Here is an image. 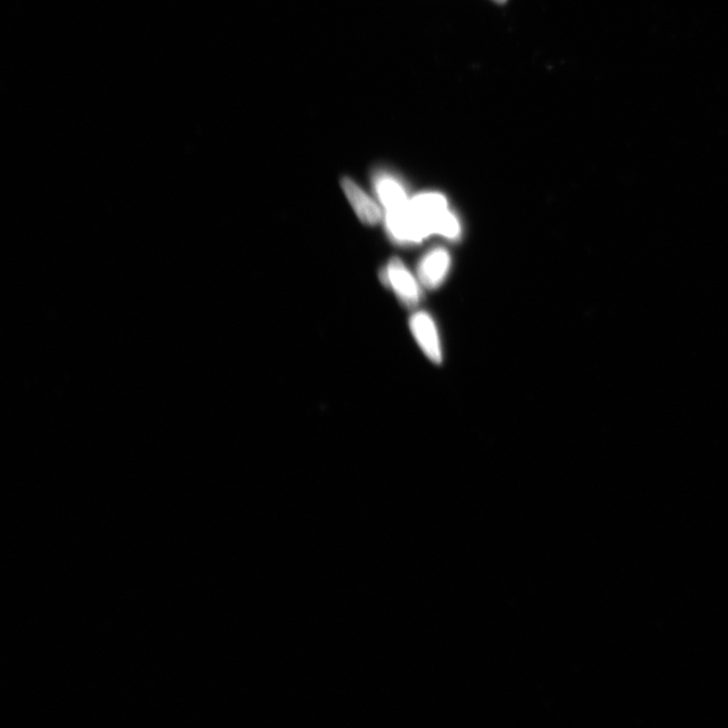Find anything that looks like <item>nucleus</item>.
I'll return each mask as SVG.
<instances>
[{
	"instance_id": "1",
	"label": "nucleus",
	"mask_w": 728,
	"mask_h": 728,
	"mask_svg": "<svg viewBox=\"0 0 728 728\" xmlns=\"http://www.w3.org/2000/svg\"><path fill=\"white\" fill-rule=\"evenodd\" d=\"M382 277L389 283L400 301L414 306L420 300V288L410 271L399 258H392Z\"/></svg>"
},
{
	"instance_id": "2",
	"label": "nucleus",
	"mask_w": 728,
	"mask_h": 728,
	"mask_svg": "<svg viewBox=\"0 0 728 728\" xmlns=\"http://www.w3.org/2000/svg\"><path fill=\"white\" fill-rule=\"evenodd\" d=\"M410 326L425 355L433 363L440 364L443 361V350L436 325L431 316L425 312L416 313L411 318Z\"/></svg>"
},
{
	"instance_id": "3",
	"label": "nucleus",
	"mask_w": 728,
	"mask_h": 728,
	"mask_svg": "<svg viewBox=\"0 0 728 728\" xmlns=\"http://www.w3.org/2000/svg\"><path fill=\"white\" fill-rule=\"evenodd\" d=\"M452 258L445 248H436L425 256L418 268L420 281L429 289H436L446 277Z\"/></svg>"
},
{
	"instance_id": "4",
	"label": "nucleus",
	"mask_w": 728,
	"mask_h": 728,
	"mask_svg": "<svg viewBox=\"0 0 728 728\" xmlns=\"http://www.w3.org/2000/svg\"><path fill=\"white\" fill-rule=\"evenodd\" d=\"M342 188L356 215L364 224L375 225L380 222L382 220L380 207L359 185L346 177L342 181Z\"/></svg>"
},
{
	"instance_id": "5",
	"label": "nucleus",
	"mask_w": 728,
	"mask_h": 728,
	"mask_svg": "<svg viewBox=\"0 0 728 728\" xmlns=\"http://www.w3.org/2000/svg\"><path fill=\"white\" fill-rule=\"evenodd\" d=\"M376 194L387 212L403 208L409 202L405 187L398 179L389 174H379L374 177Z\"/></svg>"
},
{
	"instance_id": "6",
	"label": "nucleus",
	"mask_w": 728,
	"mask_h": 728,
	"mask_svg": "<svg viewBox=\"0 0 728 728\" xmlns=\"http://www.w3.org/2000/svg\"><path fill=\"white\" fill-rule=\"evenodd\" d=\"M495 2L502 4V3H505L506 0H495Z\"/></svg>"
}]
</instances>
